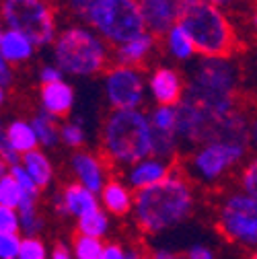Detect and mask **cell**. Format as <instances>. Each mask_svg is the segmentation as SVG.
<instances>
[{
    "label": "cell",
    "mask_w": 257,
    "mask_h": 259,
    "mask_svg": "<svg viewBox=\"0 0 257 259\" xmlns=\"http://www.w3.org/2000/svg\"><path fill=\"white\" fill-rule=\"evenodd\" d=\"M62 140L68 146H80L84 142V132L78 123H68L62 127Z\"/></svg>",
    "instance_id": "e575fe53"
},
{
    "label": "cell",
    "mask_w": 257,
    "mask_h": 259,
    "mask_svg": "<svg viewBox=\"0 0 257 259\" xmlns=\"http://www.w3.org/2000/svg\"><path fill=\"white\" fill-rule=\"evenodd\" d=\"M21 200H23V191L21 187L17 185V181L11 177V173L0 177V206L3 208H13V210H19L21 206Z\"/></svg>",
    "instance_id": "484cf974"
},
{
    "label": "cell",
    "mask_w": 257,
    "mask_h": 259,
    "mask_svg": "<svg viewBox=\"0 0 257 259\" xmlns=\"http://www.w3.org/2000/svg\"><path fill=\"white\" fill-rule=\"evenodd\" d=\"M68 3H70L72 11H74L80 19H84V21H87V15H89L91 7L95 5V0H68Z\"/></svg>",
    "instance_id": "8d00e7d4"
},
{
    "label": "cell",
    "mask_w": 257,
    "mask_h": 259,
    "mask_svg": "<svg viewBox=\"0 0 257 259\" xmlns=\"http://www.w3.org/2000/svg\"><path fill=\"white\" fill-rule=\"evenodd\" d=\"M52 259H70V253H68L66 245L58 243V245H56V249H54V255H52Z\"/></svg>",
    "instance_id": "60d3db41"
},
{
    "label": "cell",
    "mask_w": 257,
    "mask_h": 259,
    "mask_svg": "<svg viewBox=\"0 0 257 259\" xmlns=\"http://www.w3.org/2000/svg\"><path fill=\"white\" fill-rule=\"evenodd\" d=\"M251 142H253V146L257 148V119H255L253 125H251Z\"/></svg>",
    "instance_id": "ee69618b"
},
{
    "label": "cell",
    "mask_w": 257,
    "mask_h": 259,
    "mask_svg": "<svg viewBox=\"0 0 257 259\" xmlns=\"http://www.w3.org/2000/svg\"><path fill=\"white\" fill-rule=\"evenodd\" d=\"M103 259H125V257H123V251L117 245H109L103 251Z\"/></svg>",
    "instance_id": "ab89813d"
},
{
    "label": "cell",
    "mask_w": 257,
    "mask_h": 259,
    "mask_svg": "<svg viewBox=\"0 0 257 259\" xmlns=\"http://www.w3.org/2000/svg\"><path fill=\"white\" fill-rule=\"evenodd\" d=\"M72 167H74L76 177L89 191H93V193L103 191V187H105L103 185V169L95 156H91L87 152H76L72 156Z\"/></svg>",
    "instance_id": "9a60e30c"
},
{
    "label": "cell",
    "mask_w": 257,
    "mask_h": 259,
    "mask_svg": "<svg viewBox=\"0 0 257 259\" xmlns=\"http://www.w3.org/2000/svg\"><path fill=\"white\" fill-rule=\"evenodd\" d=\"M177 132H165V130L152 127V156L160 160L171 158L177 150Z\"/></svg>",
    "instance_id": "603a6c76"
},
{
    "label": "cell",
    "mask_w": 257,
    "mask_h": 259,
    "mask_svg": "<svg viewBox=\"0 0 257 259\" xmlns=\"http://www.w3.org/2000/svg\"><path fill=\"white\" fill-rule=\"evenodd\" d=\"M3 140L9 142V146L19 152V154H27L31 150H35L39 138L33 130V123H27V121H13L3 134Z\"/></svg>",
    "instance_id": "ac0fdd59"
},
{
    "label": "cell",
    "mask_w": 257,
    "mask_h": 259,
    "mask_svg": "<svg viewBox=\"0 0 257 259\" xmlns=\"http://www.w3.org/2000/svg\"><path fill=\"white\" fill-rule=\"evenodd\" d=\"M187 259H214V255H212V251H210V249H206V247L198 245V247H191V249H189Z\"/></svg>",
    "instance_id": "74e56055"
},
{
    "label": "cell",
    "mask_w": 257,
    "mask_h": 259,
    "mask_svg": "<svg viewBox=\"0 0 257 259\" xmlns=\"http://www.w3.org/2000/svg\"><path fill=\"white\" fill-rule=\"evenodd\" d=\"M154 44V35L150 33V31H146V33L138 35L136 39L132 41H127L123 46L117 48V62H119V66H134V64H138L140 60H144V56L150 52Z\"/></svg>",
    "instance_id": "ffe728a7"
},
{
    "label": "cell",
    "mask_w": 257,
    "mask_h": 259,
    "mask_svg": "<svg viewBox=\"0 0 257 259\" xmlns=\"http://www.w3.org/2000/svg\"><path fill=\"white\" fill-rule=\"evenodd\" d=\"M11 177L17 181V185L21 187L25 198H33L37 200V183L31 179V175L25 171V167H13L11 169Z\"/></svg>",
    "instance_id": "f1b7e54d"
},
{
    "label": "cell",
    "mask_w": 257,
    "mask_h": 259,
    "mask_svg": "<svg viewBox=\"0 0 257 259\" xmlns=\"http://www.w3.org/2000/svg\"><path fill=\"white\" fill-rule=\"evenodd\" d=\"M150 123L156 130H165V132H177V105L175 107H171V105H158L152 111Z\"/></svg>",
    "instance_id": "83f0119b"
},
{
    "label": "cell",
    "mask_w": 257,
    "mask_h": 259,
    "mask_svg": "<svg viewBox=\"0 0 257 259\" xmlns=\"http://www.w3.org/2000/svg\"><path fill=\"white\" fill-rule=\"evenodd\" d=\"M241 185L245 196L257 200V160H251V163L245 167L243 177H241Z\"/></svg>",
    "instance_id": "d6a6232c"
},
{
    "label": "cell",
    "mask_w": 257,
    "mask_h": 259,
    "mask_svg": "<svg viewBox=\"0 0 257 259\" xmlns=\"http://www.w3.org/2000/svg\"><path fill=\"white\" fill-rule=\"evenodd\" d=\"M105 93L109 103L117 109H136L142 103L144 82L142 76L130 66H117L107 74Z\"/></svg>",
    "instance_id": "30bf717a"
},
{
    "label": "cell",
    "mask_w": 257,
    "mask_h": 259,
    "mask_svg": "<svg viewBox=\"0 0 257 259\" xmlns=\"http://www.w3.org/2000/svg\"><path fill=\"white\" fill-rule=\"evenodd\" d=\"M103 251L105 247L101 245L99 239L95 237H76L74 239V255L76 259H103Z\"/></svg>",
    "instance_id": "4316f807"
},
{
    "label": "cell",
    "mask_w": 257,
    "mask_h": 259,
    "mask_svg": "<svg viewBox=\"0 0 257 259\" xmlns=\"http://www.w3.org/2000/svg\"><path fill=\"white\" fill-rule=\"evenodd\" d=\"M255 27H257V13H255Z\"/></svg>",
    "instance_id": "bcb514c9"
},
{
    "label": "cell",
    "mask_w": 257,
    "mask_h": 259,
    "mask_svg": "<svg viewBox=\"0 0 257 259\" xmlns=\"http://www.w3.org/2000/svg\"><path fill=\"white\" fill-rule=\"evenodd\" d=\"M167 177H169V167H167L165 160H160V158H144V160H140L138 165L132 167L130 175H127V181H130L132 187H136L140 191V189H146L150 185L160 183Z\"/></svg>",
    "instance_id": "5bb4252c"
},
{
    "label": "cell",
    "mask_w": 257,
    "mask_h": 259,
    "mask_svg": "<svg viewBox=\"0 0 257 259\" xmlns=\"http://www.w3.org/2000/svg\"><path fill=\"white\" fill-rule=\"evenodd\" d=\"M150 91L158 105H179L183 101V84L175 70L171 68H158L150 78Z\"/></svg>",
    "instance_id": "7c38bea8"
},
{
    "label": "cell",
    "mask_w": 257,
    "mask_h": 259,
    "mask_svg": "<svg viewBox=\"0 0 257 259\" xmlns=\"http://www.w3.org/2000/svg\"><path fill=\"white\" fill-rule=\"evenodd\" d=\"M218 231L233 243L257 247V200L245 196H231L218 212Z\"/></svg>",
    "instance_id": "ba28073f"
},
{
    "label": "cell",
    "mask_w": 257,
    "mask_h": 259,
    "mask_svg": "<svg viewBox=\"0 0 257 259\" xmlns=\"http://www.w3.org/2000/svg\"><path fill=\"white\" fill-rule=\"evenodd\" d=\"M251 259H257V253H255V255H253V257H251Z\"/></svg>",
    "instance_id": "7dc6e473"
},
{
    "label": "cell",
    "mask_w": 257,
    "mask_h": 259,
    "mask_svg": "<svg viewBox=\"0 0 257 259\" xmlns=\"http://www.w3.org/2000/svg\"><path fill=\"white\" fill-rule=\"evenodd\" d=\"M245 154L243 144H229V142H210L206 144L191 160V167L198 177L204 181H214L220 177L231 165Z\"/></svg>",
    "instance_id": "9c48e42d"
},
{
    "label": "cell",
    "mask_w": 257,
    "mask_h": 259,
    "mask_svg": "<svg viewBox=\"0 0 257 259\" xmlns=\"http://www.w3.org/2000/svg\"><path fill=\"white\" fill-rule=\"evenodd\" d=\"M23 241L17 233H0V259H17Z\"/></svg>",
    "instance_id": "f546056e"
},
{
    "label": "cell",
    "mask_w": 257,
    "mask_h": 259,
    "mask_svg": "<svg viewBox=\"0 0 257 259\" xmlns=\"http://www.w3.org/2000/svg\"><path fill=\"white\" fill-rule=\"evenodd\" d=\"M41 82L44 84H54V82H62V70L58 66H46L41 70Z\"/></svg>",
    "instance_id": "d590c367"
},
{
    "label": "cell",
    "mask_w": 257,
    "mask_h": 259,
    "mask_svg": "<svg viewBox=\"0 0 257 259\" xmlns=\"http://www.w3.org/2000/svg\"><path fill=\"white\" fill-rule=\"evenodd\" d=\"M187 0H140L146 29L152 35H165L179 23Z\"/></svg>",
    "instance_id": "8fae6325"
},
{
    "label": "cell",
    "mask_w": 257,
    "mask_h": 259,
    "mask_svg": "<svg viewBox=\"0 0 257 259\" xmlns=\"http://www.w3.org/2000/svg\"><path fill=\"white\" fill-rule=\"evenodd\" d=\"M33 41L15 29H7L0 35V56L7 62H23L33 54Z\"/></svg>",
    "instance_id": "2e32d148"
},
{
    "label": "cell",
    "mask_w": 257,
    "mask_h": 259,
    "mask_svg": "<svg viewBox=\"0 0 257 259\" xmlns=\"http://www.w3.org/2000/svg\"><path fill=\"white\" fill-rule=\"evenodd\" d=\"M127 259H144V257H127Z\"/></svg>",
    "instance_id": "f6af8a7d"
},
{
    "label": "cell",
    "mask_w": 257,
    "mask_h": 259,
    "mask_svg": "<svg viewBox=\"0 0 257 259\" xmlns=\"http://www.w3.org/2000/svg\"><path fill=\"white\" fill-rule=\"evenodd\" d=\"M179 25L189 33L204 58H227L235 52L237 37L231 21L206 0H187Z\"/></svg>",
    "instance_id": "3957f363"
},
{
    "label": "cell",
    "mask_w": 257,
    "mask_h": 259,
    "mask_svg": "<svg viewBox=\"0 0 257 259\" xmlns=\"http://www.w3.org/2000/svg\"><path fill=\"white\" fill-rule=\"evenodd\" d=\"M33 130H35V134H37V138L44 146H56L58 138L62 136V132L56 127L54 117L50 113H39L33 119Z\"/></svg>",
    "instance_id": "d4e9b609"
},
{
    "label": "cell",
    "mask_w": 257,
    "mask_h": 259,
    "mask_svg": "<svg viewBox=\"0 0 257 259\" xmlns=\"http://www.w3.org/2000/svg\"><path fill=\"white\" fill-rule=\"evenodd\" d=\"M3 17L9 29L27 35L35 46H46L56 35L54 15L41 0H5Z\"/></svg>",
    "instance_id": "52a82bcc"
},
{
    "label": "cell",
    "mask_w": 257,
    "mask_h": 259,
    "mask_svg": "<svg viewBox=\"0 0 257 259\" xmlns=\"http://www.w3.org/2000/svg\"><path fill=\"white\" fill-rule=\"evenodd\" d=\"M64 214H74V216H84L89 212L99 210V204L95 200V193L89 191L84 185H68L64 191Z\"/></svg>",
    "instance_id": "e0dca14e"
},
{
    "label": "cell",
    "mask_w": 257,
    "mask_h": 259,
    "mask_svg": "<svg viewBox=\"0 0 257 259\" xmlns=\"http://www.w3.org/2000/svg\"><path fill=\"white\" fill-rule=\"evenodd\" d=\"M54 58L62 72L91 76L97 74L107 62L105 44L84 27L62 31L54 46Z\"/></svg>",
    "instance_id": "5b68a950"
},
{
    "label": "cell",
    "mask_w": 257,
    "mask_h": 259,
    "mask_svg": "<svg viewBox=\"0 0 257 259\" xmlns=\"http://www.w3.org/2000/svg\"><path fill=\"white\" fill-rule=\"evenodd\" d=\"M0 74H3V78H0V87H3V93H5L9 82H11V68H9L7 60H0Z\"/></svg>",
    "instance_id": "f35d334b"
},
{
    "label": "cell",
    "mask_w": 257,
    "mask_h": 259,
    "mask_svg": "<svg viewBox=\"0 0 257 259\" xmlns=\"http://www.w3.org/2000/svg\"><path fill=\"white\" fill-rule=\"evenodd\" d=\"M21 160H23L25 171L31 175V179L37 183V187H46L52 181V165H50V160H48V156L44 152L31 150V152L23 154Z\"/></svg>",
    "instance_id": "44dd1931"
},
{
    "label": "cell",
    "mask_w": 257,
    "mask_h": 259,
    "mask_svg": "<svg viewBox=\"0 0 257 259\" xmlns=\"http://www.w3.org/2000/svg\"><path fill=\"white\" fill-rule=\"evenodd\" d=\"M154 259H185V257L179 253H171V251H156Z\"/></svg>",
    "instance_id": "b9f144b4"
},
{
    "label": "cell",
    "mask_w": 257,
    "mask_h": 259,
    "mask_svg": "<svg viewBox=\"0 0 257 259\" xmlns=\"http://www.w3.org/2000/svg\"><path fill=\"white\" fill-rule=\"evenodd\" d=\"M206 3H210V5H214V7H227V5H233L235 0H206Z\"/></svg>",
    "instance_id": "7bdbcfd3"
},
{
    "label": "cell",
    "mask_w": 257,
    "mask_h": 259,
    "mask_svg": "<svg viewBox=\"0 0 257 259\" xmlns=\"http://www.w3.org/2000/svg\"><path fill=\"white\" fill-rule=\"evenodd\" d=\"M237 72L224 58H202L185 89L183 99L214 117L235 111Z\"/></svg>",
    "instance_id": "7a4b0ae2"
},
{
    "label": "cell",
    "mask_w": 257,
    "mask_h": 259,
    "mask_svg": "<svg viewBox=\"0 0 257 259\" xmlns=\"http://www.w3.org/2000/svg\"><path fill=\"white\" fill-rule=\"evenodd\" d=\"M78 231L84 237H95V239L103 237L107 231V216L101 210H95V212L80 216L78 218Z\"/></svg>",
    "instance_id": "cb8c5ba5"
},
{
    "label": "cell",
    "mask_w": 257,
    "mask_h": 259,
    "mask_svg": "<svg viewBox=\"0 0 257 259\" xmlns=\"http://www.w3.org/2000/svg\"><path fill=\"white\" fill-rule=\"evenodd\" d=\"M19 216H21V229L27 233V237H33V235H37L44 229V220L37 216L35 208L19 212Z\"/></svg>",
    "instance_id": "1f68e13d"
},
{
    "label": "cell",
    "mask_w": 257,
    "mask_h": 259,
    "mask_svg": "<svg viewBox=\"0 0 257 259\" xmlns=\"http://www.w3.org/2000/svg\"><path fill=\"white\" fill-rule=\"evenodd\" d=\"M101 200H103V206L115 214V216H123L132 210L134 202H132V196L119 181H109L105 183L103 191H101Z\"/></svg>",
    "instance_id": "d6986e66"
},
{
    "label": "cell",
    "mask_w": 257,
    "mask_h": 259,
    "mask_svg": "<svg viewBox=\"0 0 257 259\" xmlns=\"http://www.w3.org/2000/svg\"><path fill=\"white\" fill-rule=\"evenodd\" d=\"M191 208L194 193L187 181L177 173H169V177L160 183L136 191L134 198L136 222L144 233L173 229L191 214Z\"/></svg>",
    "instance_id": "6da1fadb"
},
{
    "label": "cell",
    "mask_w": 257,
    "mask_h": 259,
    "mask_svg": "<svg viewBox=\"0 0 257 259\" xmlns=\"http://www.w3.org/2000/svg\"><path fill=\"white\" fill-rule=\"evenodd\" d=\"M87 23H91L107 41L117 46L132 41L148 31L140 0H95L87 15Z\"/></svg>",
    "instance_id": "8992f818"
},
{
    "label": "cell",
    "mask_w": 257,
    "mask_h": 259,
    "mask_svg": "<svg viewBox=\"0 0 257 259\" xmlns=\"http://www.w3.org/2000/svg\"><path fill=\"white\" fill-rule=\"evenodd\" d=\"M19 259H46V247L39 239L35 237H27L21 245Z\"/></svg>",
    "instance_id": "4dcf8cb0"
},
{
    "label": "cell",
    "mask_w": 257,
    "mask_h": 259,
    "mask_svg": "<svg viewBox=\"0 0 257 259\" xmlns=\"http://www.w3.org/2000/svg\"><path fill=\"white\" fill-rule=\"evenodd\" d=\"M167 44H169L171 54L175 58H179V60H187V58H191V56L198 52L194 39L189 37V33H187V31L179 23L167 33Z\"/></svg>",
    "instance_id": "7402d4cb"
},
{
    "label": "cell",
    "mask_w": 257,
    "mask_h": 259,
    "mask_svg": "<svg viewBox=\"0 0 257 259\" xmlns=\"http://www.w3.org/2000/svg\"><path fill=\"white\" fill-rule=\"evenodd\" d=\"M103 142L117 163L138 165L152 154V123L138 109H117L105 123Z\"/></svg>",
    "instance_id": "277c9868"
},
{
    "label": "cell",
    "mask_w": 257,
    "mask_h": 259,
    "mask_svg": "<svg viewBox=\"0 0 257 259\" xmlns=\"http://www.w3.org/2000/svg\"><path fill=\"white\" fill-rule=\"evenodd\" d=\"M21 226V216L13 208L0 206V233H17Z\"/></svg>",
    "instance_id": "836d02e7"
},
{
    "label": "cell",
    "mask_w": 257,
    "mask_h": 259,
    "mask_svg": "<svg viewBox=\"0 0 257 259\" xmlns=\"http://www.w3.org/2000/svg\"><path fill=\"white\" fill-rule=\"evenodd\" d=\"M41 103L46 113L56 115V117H64L74 103V91L70 84L66 82H54V84H44L41 89Z\"/></svg>",
    "instance_id": "4fadbf2b"
}]
</instances>
